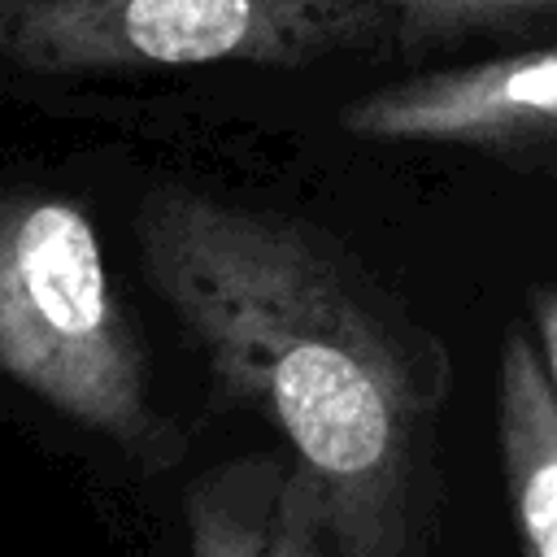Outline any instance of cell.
Listing matches in <instances>:
<instances>
[{
    "label": "cell",
    "instance_id": "obj_3",
    "mask_svg": "<svg viewBox=\"0 0 557 557\" xmlns=\"http://www.w3.org/2000/svg\"><path fill=\"white\" fill-rule=\"evenodd\" d=\"M383 35L379 0H0V65L44 78L309 65Z\"/></svg>",
    "mask_w": 557,
    "mask_h": 557
},
{
    "label": "cell",
    "instance_id": "obj_8",
    "mask_svg": "<svg viewBox=\"0 0 557 557\" xmlns=\"http://www.w3.org/2000/svg\"><path fill=\"white\" fill-rule=\"evenodd\" d=\"M527 305H531V322H535V335H540V352H544L548 379L557 387V287L535 283L527 292Z\"/></svg>",
    "mask_w": 557,
    "mask_h": 557
},
{
    "label": "cell",
    "instance_id": "obj_4",
    "mask_svg": "<svg viewBox=\"0 0 557 557\" xmlns=\"http://www.w3.org/2000/svg\"><path fill=\"white\" fill-rule=\"evenodd\" d=\"M339 122L379 144L492 152L557 144V44L387 83L348 100Z\"/></svg>",
    "mask_w": 557,
    "mask_h": 557
},
{
    "label": "cell",
    "instance_id": "obj_6",
    "mask_svg": "<svg viewBox=\"0 0 557 557\" xmlns=\"http://www.w3.org/2000/svg\"><path fill=\"white\" fill-rule=\"evenodd\" d=\"M496 440L522 557H557V387L518 326L496 357Z\"/></svg>",
    "mask_w": 557,
    "mask_h": 557
},
{
    "label": "cell",
    "instance_id": "obj_2",
    "mask_svg": "<svg viewBox=\"0 0 557 557\" xmlns=\"http://www.w3.org/2000/svg\"><path fill=\"white\" fill-rule=\"evenodd\" d=\"M0 370L126 453L170 457L131 309L78 200L0 191Z\"/></svg>",
    "mask_w": 557,
    "mask_h": 557
},
{
    "label": "cell",
    "instance_id": "obj_1",
    "mask_svg": "<svg viewBox=\"0 0 557 557\" xmlns=\"http://www.w3.org/2000/svg\"><path fill=\"white\" fill-rule=\"evenodd\" d=\"M152 292L218 387L261 413L318 496L335 557H418L426 435L448 361L331 235L191 187L144 196Z\"/></svg>",
    "mask_w": 557,
    "mask_h": 557
},
{
    "label": "cell",
    "instance_id": "obj_5",
    "mask_svg": "<svg viewBox=\"0 0 557 557\" xmlns=\"http://www.w3.org/2000/svg\"><path fill=\"white\" fill-rule=\"evenodd\" d=\"M191 557H335L305 474L283 457H235L187 487Z\"/></svg>",
    "mask_w": 557,
    "mask_h": 557
},
{
    "label": "cell",
    "instance_id": "obj_7",
    "mask_svg": "<svg viewBox=\"0 0 557 557\" xmlns=\"http://www.w3.org/2000/svg\"><path fill=\"white\" fill-rule=\"evenodd\" d=\"M379 4L392 17V35H400L413 48L557 17V0H379Z\"/></svg>",
    "mask_w": 557,
    "mask_h": 557
}]
</instances>
